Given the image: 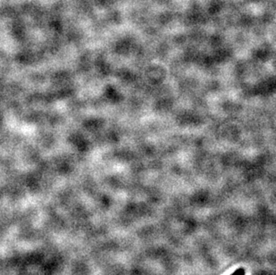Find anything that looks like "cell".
Wrapping results in <instances>:
<instances>
[{"mask_svg": "<svg viewBox=\"0 0 276 275\" xmlns=\"http://www.w3.org/2000/svg\"><path fill=\"white\" fill-rule=\"evenodd\" d=\"M245 275V270L243 268H239L238 270L234 272L232 275Z\"/></svg>", "mask_w": 276, "mask_h": 275, "instance_id": "1", "label": "cell"}, {"mask_svg": "<svg viewBox=\"0 0 276 275\" xmlns=\"http://www.w3.org/2000/svg\"></svg>", "mask_w": 276, "mask_h": 275, "instance_id": "2", "label": "cell"}]
</instances>
